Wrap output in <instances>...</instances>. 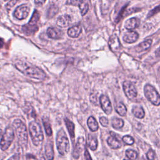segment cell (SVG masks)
Masks as SVG:
<instances>
[{
    "label": "cell",
    "mask_w": 160,
    "mask_h": 160,
    "mask_svg": "<svg viewBox=\"0 0 160 160\" xmlns=\"http://www.w3.org/2000/svg\"><path fill=\"white\" fill-rule=\"evenodd\" d=\"M99 102L104 112L108 115L111 114L112 108L109 98L106 95H101L99 98Z\"/></svg>",
    "instance_id": "obj_9"
},
{
    "label": "cell",
    "mask_w": 160,
    "mask_h": 160,
    "mask_svg": "<svg viewBox=\"0 0 160 160\" xmlns=\"http://www.w3.org/2000/svg\"><path fill=\"white\" fill-rule=\"evenodd\" d=\"M45 154L48 159H52L54 158L53 144L51 141H48L45 146Z\"/></svg>",
    "instance_id": "obj_19"
},
{
    "label": "cell",
    "mask_w": 160,
    "mask_h": 160,
    "mask_svg": "<svg viewBox=\"0 0 160 160\" xmlns=\"http://www.w3.org/2000/svg\"><path fill=\"white\" fill-rule=\"evenodd\" d=\"M126 155L129 159H136L138 156L137 152L132 149H128L126 151Z\"/></svg>",
    "instance_id": "obj_30"
},
{
    "label": "cell",
    "mask_w": 160,
    "mask_h": 160,
    "mask_svg": "<svg viewBox=\"0 0 160 160\" xmlns=\"http://www.w3.org/2000/svg\"><path fill=\"white\" fill-rule=\"evenodd\" d=\"M99 122L101 124V125L104 127H107L109 123L108 119L106 117H103V116L99 118Z\"/></svg>",
    "instance_id": "obj_34"
},
{
    "label": "cell",
    "mask_w": 160,
    "mask_h": 160,
    "mask_svg": "<svg viewBox=\"0 0 160 160\" xmlns=\"http://www.w3.org/2000/svg\"><path fill=\"white\" fill-rule=\"evenodd\" d=\"M58 12V8L56 5L52 4L49 6L48 10L47 16L48 18H51L54 17L57 14Z\"/></svg>",
    "instance_id": "obj_27"
},
{
    "label": "cell",
    "mask_w": 160,
    "mask_h": 160,
    "mask_svg": "<svg viewBox=\"0 0 160 160\" xmlns=\"http://www.w3.org/2000/svg\"><path fill=\"white\" fill-rule=\"evenodd\" d=\"M65 124L66 125V128L68 130V132L69 133V135L71 136V138L72 139V141H74L75 134H74V124L72 122L69 121L68 119L65 118L64 119Z\"/></svg>",
    "instance_id": "obj_23"
},
{
    "label": "cell",
    "mask_w": 160,
    "mask_h": 160,
    "mask_svg": "<svg viewBox=\"0 0 160 160\" xmlns=\"http://www.w3.org/2000/svg\"><path fill=\"white\" fill-rule=\"evenodd\" d=\"M38 30V26L37 25H31L29 23L22 27V31L27 36L34 34Z\"/></svg>",
    "instance_id": "obj_15"
},
{
    "label": "cell",
    "mask_w": 160,
    "mask_h": 160,
    "mask_svg": "<svg viewBox=\"0 0 160 160\" xmlns=\"http://www.w3.org/2000/svg\"><path fill=\"white\" fill-rule=\"evenodd\" d=\"M14 66L22 74L31 78L43 80L46 76V73L41 69L26 60L17 59L14 62Z\"/></svg>",
    "instance_id": "obj_1"
},
{
    "label": "cell",
    "mask_w": 160,
    "mask_h": 160,
    "mask_svg": "<svg viewBox=\"0 0 160 160\" xmlns=\"http://www.w3.org/2000/svg\"><path fill=\"white\" fill-rule=\"evenodd\" d=\"M84 157H85V159H91V157L89 155V152L88 151L87 149H85V152H84Z\"/></svg>",
    "instance_id": "obj_39"
},
{
    "label": "cell",
    "mask_w": 160,
    "mask_h": 160,
    "mask_svg": "<svg viewBox=\"0 0 160 160\" xmlns=\"http://www.w3.org/2000/svg\"><path fill=\"white\" fill-rule=\"evenodd\" d=\"M85 148V140L83 137H80L78 139L76 146L74 147V151L72 152V156L74 158H78L79 157L80 153Z\"/></svg>",
    "instance_id": "obj_10"
},
{
    "label": "cell",
    "mask_w": 160,
    "mask_h": 160,
    "mask_svg": "<svg viewBox=\"0 0 160 160\" xmlns=\"http://www.w3.org/2000/svg\"><path fill=\"white\" fill-rule=\"evenodd\" d=\"M1 134H2V130L0 129V137H1Z\"/></svg>",
    "instance_id": "obj_45"
},
{
    "label": "cell",
    "mask_w": 160,
    "mask_h": 160,
    "mask_svg": "<svg viewBox=\"0 0 160 160\" xmlns=\"http://www.w3.org/2000/svg\"><path fill=\"white\" fill-rule=\"evenodd\" d=\"M152 42V39H148V40H146L145 41L140 43L136 48V51L138 52H140L141 51H145V50H147L148 49H149L151 45Z\"/></svg>",
    "instance_id": "obj_22"
},
{
    "label": "cell",
    "mask_w": 160,
    "mask_h": 160,
    "mask_svg": "<svg viewBox=\"0 0 160 160\" xmlns=\"http://www.w3.org/2000/svg\"><path fill=\"white\" fill-rule=\"evenodd\" d=\"M132 114L138 118L142 119L144 117L145 112L143 108L138 105H135L132 108Z\"/></svg>",
    "instance_id": "obj_21"
},
{
    "label": "cell",
    "mask_w": 160,
    "mask_h": 160,
    "mask_svg": "<svg viewBox=\"0 0 160 160\" xmlns=\"http://www.w3.org/2000/svg\"><path fill=\"white\" fill-rule=\"evenodd\" d=\"M122 88L126 96L129 99H132L137 96V90L130 81H124L122 84Z\"/></svg>",
    "instance_id": "obj_7"
},
{
    "label": "cell",
    "mask_w": 160,
    "mask_h": 160,
    "mask_svg": "<svg viewBox=\"0 0 160 160\" xmlns=\"http://www.w3.org/2000/svg\"><path fill=\"white\" fill-rule=\"evenodd\" d=\"M108 44H109V46L110 49H111V51H114V52L118 50L119 49L120 45H121L118 37L115 34H114L110 37L109 42H108Z\"/></svg>",
    "instance_id": "obj_12"
},
{
    "label": "cell",
    "mask_w": 160,
    "mask_h": 160,
    "mask_svg": "<svg viewBox=\"0 0 160 160\" xmlns=\"http://www.w3.org/2000/svg\"><path fill=\"white\" fill-rule=\"evenodd\" d=\"M46 0H34L35 4L37 5H42L45 2Z\"/></svg>",
    "instance_id": "obj_40"
},
{
    "label": "cell",
    "mask_w": 160,
    "mask_h": 160,
    "mask_svg": "<svg viewBox=\"0 0 160 160\" xmlns=\"http://www.w3.org/2000/svg\"><path fill=\"white\" fill-rule=\"evenodd\" d=\"M71 22V18L68 14L61 16L57 20V25L61 28H66Z\"/></svg>",
    "instance_id": "obj_13"
},
{
    "label": "cell",
    "mask_w": 160,
    "mask_h": 160,
    "mask_svg": "<svg viewBox=\"0 0 160 160\" xmlns=\"http://www.w3.org/2000/svg\"><path fill=\"white\" fill-rule=\"evenodd\" d=\"M139 37L138 34L135 31H129L126 32L124 37L123 40L128 43H132L136 41Z\"/></svg>",
    "instance_id": "obj_14"
},
{
    "label": "cell",
    "mask_w": 160,
    "mask_h": 160,
    "mask_svg": "<svg viewBox=\"0 0 160 160\" xmlns=\"http://www.w3.org/2000/svg\"><path fill=\"white\" fill-rule=\"evenodd\" d=\"M87 144L91 150L95 151L98 147V141L96 138L94 136L89 134L87 138Z\"/></svg>",
    "instance_id": "obj_18"
},
{
    "label": "cell",
    "mask_w": 160,
    "mask_h": 160,
    "mask_svg": "<svg viewBox=\"0 0 160 160\" xmlns=\"http://www.w3.org/2000/svg\"><path fill=\"white\" fill-rule=\"evenodd\" d=\"M30 11V8L26 4H22L18 7L14 12V16L18 19H24L28 17Z\"/></svg>",
    "instance_id": "obj_8"
},
{
    "label": "cell",
    "mask_w": 160,
    "mask_h": 160,
    "mask_svg": "<svg viewBox=\"0 0 160 160\" xmlns=\"http://www.w3.org/2000/svg\"><path fill=\"white\" fill-rule=\"evenodd\" d=\"M56 146L61 155H66L69 150V142L64 131L60 129L56 136Z\"/></svg>",
    "instance_id": "obj_4"
},
{
    "label": "cell",
    "mask_w": 160,
    "mask_h": 160,
    "mask_svg": "<svg viewBox=\"0 0 160 160\" xmlns=\"http://www.w3.org/2000/svg\"><path fill=\"white\" fill-rule=\"evenodd\" d=\"M29 128L31 138L34 145L36 146L41 145L43 141L44 136L39 123L36 121H32L29 122Z\"/></svg>",
    "instance_id": "obj_2"
},
{
    "label": "cell",
    "mask_w": 160,
    "mask_h": 160,
    "mask_svg": "<svg viewBox=\"0 0 160 160\" xmlns=\"http://www.w3.org/2000/svg\"><path fill=\"white\" fill-rule=\"evenodd\" d=\"M88 128H89V129L92 132L96 131L99 128L98 122L96 121V119L92 116H90L88 118Z\"/></svg>",
    "instance_id": "obj_24"
},
{
    "label": "cell",
    "mask_w": 160,
    "mask_h": 160,
    "mask_svg": "<svg viewBox=\"0 0 160 160\" xmlns=\"http://www.w3.org/2000/svg\"><path fill=\"white\" fill-rule=\"evenodd\" d=\"M147 158L149 159H153L155 158V152L152 149H150L147 152Z\"/></svg>",
    "instance_id": "obj_35"
},
{
    "label": "cell",
    "mask_w": 160,
    "mask_h": 160,
    "mask_svg": "<svg viewBox=\"0 0 160 160\" xmlns=\"http://www.w3.org/2000/svg\"><path fill=\"white\" fill-rule=\"evenodd\" d=\"M14 138V132L12 127L8 126L6 128L5 132L1 138L0 147L2 151L7 150L11 146Z\"/></svg>",
    "instance_id": "obj_6"
},
{
    "label": "cell",
    "mask_w": 160,
    "mask_h": 160,
    "mask_svg": "<svg viewBox=\"0 0 160 160\" xmlns=\"http://www.w3.org/2000/svg\"><path fill=\"white\" fill-rule=\"evenodd\" d=\"M47 34L49 38L54 39H58L61 37V32L54 28H49L47 30Z\"/></svg>",
    "instance_id": "obj_17"
},
{
    "label": "cell",
    "mask_w": 160,
    "mask_h": 160,
    "mask_svg": "<svg viewBox=\"0 0 160 160\" xmlns=\"http://www.w3.org/2000/svg\"><path fill=\"white\" fill-rule=\"evenodd\" d=\"M144 93L146 98L152 104L155 106L160 104V95L152 86L146 84L144 87Z\"/></svg>",
    "instance_id": "obj_5"
},
{
    "label": "cell",
    "mask_w": 160,
    "mask_h": 160,
    "mask_svg": "<svg viewBox=\"0 0 160 160\" xmlns=\"http://www.w3.org/2000/svg\"><path fill=\"white\" fill-rule=\"evenodd\" d=\"M20 0H11L9 2H8V4H6V8L7 9H10L11 8H12Z\"/></svg>",
    "instance_id": "obj_36"
},
{
    "label": "cell",
    "mask_w": 160,
    "mask_h": 160,
    "mask_svg": "<svg viewBox=\"0 0 160 160\" xmlns=\"http://www.w3.org/2000/svg\"><path fill=\"white\" fill-rule=\"evenodd\" d=\"M116 112L121 116H124L127 113L126 107L122 102H119L116 107Z\"/></svg>",
    "instance_id": "obj_25"
},
{
    "label": "cell",
    "mask_w": 160,
    "mask_h": 160,
    "mask_svg": "<svg viewBox=\"0 0 160 160\" xmlns=\"http://www.w3.org/2000/svg\"><path fill=\"white\" fill-rule=\"evenodd\" d=\"M39 18H40V14H39V12L37 10H34V11L31 16V18L28 23L31 25H37V22H38Z\"/></svg>",
    "instance_id": "obj_28"
},
{
    "label": "cell",
    "mask_w": 160,
    "mask_h": 160,
    "mask_svg": "<svg viewBox=\"0 0 160 160\" xmlns=\"http://www.w3.org/2000/svg\"><path fill=\"white\" fill-rule=\"evenodd\" d=\"M122 141L124 143H126V144H128V145H132L134 142V139L131 136H128V135L122 137Z\"/></svg>",
    "instance_id": "obj_32"
},
{
    "label": "cell",
    "mask_w": 160,
    "mask_h": 160,
    "mask_svg": "<svg viewBox=\"0 0 160 160\" xmlns=\"http://www.w3.org/2000/svg\"><path fill=\"white\" fill-rule=\"evenodd\" d=\"M12 125L15 129L20 145L23 148L26 147L28 145V138L27 129L25 124L21 120L16 119L14 121Z\"/></svg>",
    "instance_id": "obj_3"
},
{
    "label": "cell",
    "mask_w": 160,
    "mask_h": 160,
    "mask_svg": "<svg viewBox=\"0 0 160 160\" xmlns=\"http://www.w3.org/2000/svg\"><path fill=\"white\" fill-rule=\"evenodd\" d=\"M42 122H43V125H44L46 134L48 136H51L52 135V129H51L50 123L49 122V121L48 120H45V119H44L42 121Z\"/></svg>",
    "instance_id": "obj_29"
},
{
    "label": "cell",
    "mask_w": 160,
    "mask_h": 160,
    "mask_svg": "<svg viewBox=\"0 0 160 160\" xmlns=\"http://www.w3.org/2000/svg\"><path fill=\"white\" fill-rule=\"evenodd\" d=\"M83 2V0H71L70 4L73 6H78L79 7Z\"/></svg>",
    "instance_id": "obj_37"
},
{
    "label": "cell",
    "mask_w": 160,
    "mask_h": 160,
    "mask_svg": "<svg viewBox=\"0 0 160 160\" xmlns=\"http://www.w3.org/2000/svg\"><path fill=\"white\" fill-rule=\"evenodd\" d=\"M139 24V20L136 18H132L127 20L124 24V27L128 30H132L136 28Z\"/></svg>",
    "instance_id": "obj_16"
},
{
    "label": "cell",
    "mask_w": 160,
    "mask_h": 160,
    "mask_svg": "<svg viewBox=\"0 0 160 160\" xmlns=\"http://www.w3.org/2000/svg\"><path fill=\"white\" fill-rule=\"evenodd\" d=\"M160 11V5L159 6H157V7H156L154 9H153L152 10H151L149 12V14H148V18H150V17H151V16H154V15H155L156 14H157L158 12H159Z\"/></svg>",
    "instance_id": "obj_33"
},
{
    "label": "cell",
    "mask_w": 160,
    "mask_h": 160,
    "mask_svg": "<svg viewBox=\"0 0 160 160\" xmlns=\"http://www.w3.org/2000/svg\"><path fill=\"white\" fill-rule=\"evenodd\" d=\"M126 6H127V5L124 6V7H122V8L121 11H120V13H119V16H118V18H117V19H116V22H118V21L120 20V19L121 18V17H122V14H123V12H124V10H125V9H126Z\"/></svg>",
    "instance_id": "obj_38"
},
{
    "label": "cell",
    "mask_w": 160,
    "mask_h": 160,
    "mask_svg": "<svg viewBox=\"0 0 160 160\" xmlns=\"http://www.w3.org/2000/svg\"><path fill=\"white\" fill-rule=\"evenodd\" d=\"M26 159H36V156H34V155L32 154H28L26 155Z\"/></svg>",
    "instance_id": "obj_41"
},
{
    "label": "cell",
    "mask_w": 160,
    "mask_h": 160,
    "mask_svg": "<svg viewBox=\"0 0 160 160\" xmlns=\"http://www.w3.org/2000/svg\"><path fill=\"white\" fill-rule=\"evenodd\" d=\"M3 45H4V41L1 38H0V49L3 46Z\"/></svg>",
    "instance_id": "obj_43"
},
{
    "label": "cell",
    "mask_w": 160,
    "mask_h": 160,
    "mask_svg": "<svg viewBox=\"0 0 160 160\" xmlns=\"http://www.w3.org/2000/svg\"><path fill=\"white\" fill-rule=\"evenodd\" d=\"M81 27L79 25H76L70 28L68 30V34L71 38H77L81 32Z\"/></svg>",
    "instance_id": "obj_20"
},
{
    "label": "cell",
    "mask_w": 160,
    "mask_h": 160,
    "mask_svg": "<svg viewBox=\"0 0 160 160\" xmlns=\"http://www.w3.org/2000/svg\"><path fill=\"white\" fill-rule=\"evenodd\" d=\"M124 126L122 119L118 118H114L112 119V126L115 129H121Z\"/></svg>",
    "instance_id": "obj_26"
},
{
    "label": "cell",
    "mask_w": 160,
    "mask_h": 160,
    "mask_svg": "<svg viewBox=\"0 0 160 160\" xmlns=\"http://www.w3.org/2000/svg\"><path fill=\"white\" fill-rule=\"evenodd\" d=\"M111 136H109L108 138L107 142L110 148L112 149H118L121 147V142L118 138L116 134H115L114 132H111Z\"/></svg>",
    "instance_id": "obj_11"
},
{
    "label": "cell",
    "mask_w": 160,
    "mask_h": 160,
    "mask_svg": "<svg viewBox=\"0 0 160 160\" xmlns=\"http://www.w3.org/2000/svg\"><path fill=\"white\" fill-rule=\"evenodd\" d=\"M19 158H20V157H19V154H15V155H14L13 156L11 157V158H9V159H19Z\"/></svg>",
    "instance_id": "obj_42"
},
{
    "label": "cell",
    "mask_w": 160,
    "mask_h": 160,
    "mask_svg": "<svg viewBox=\"0 0 160 160\" xmlns=\"http://www.w3.org/2000/svg\"><path fill=\"white\" fill-rule=\"evenodd\" d=\"M79 9H80L81 12V15L82 16H84L86 14V12H88V9H89L88 4L83 2L81 4V5L79 6Z\"/></svg>",
    "instance_id": "obj_31"
},
{
    "label": "cell",
    "mask_w": 160,
    "mask_h": 160,
    "mask_svg": "<svg viewBox=\"0 0 160 160\" xmlns=\"http://www.w3.org/2000/svg\"><path fill=\"white\" fill-rule=\"evenodd\" d=\"M156 54L157 56H159L160 57V48H159L156 51Z\"/></svg>",
    "instance_id": "obj_44"
}]
</instances>
